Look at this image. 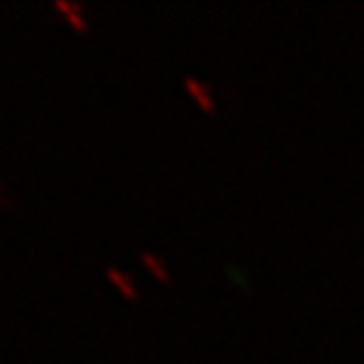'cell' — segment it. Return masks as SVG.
Instances as JSON below:
<instances>
[{
	"instance_id": "cell-3",
	"label": "cell",
	"mask_w": 364,
	"mask_h": 364,
	"mask_svg": "<svg viewBox=\"0 0 364 364\" xmlns=\"http://www.w3.org/2000/svg\"><path fill=\"white\" fill-rule=\"evenodd\" d=\"M141 259L146 262V267H149V270H151V273H156V278H159V281H165V270H162V267H159V262L154 259V257H151V254H141Z\"/></svg>"
},
{
	"instance_id": "cell-2",
	"label": "cell",
	"mask_w": 364,
	"mask_h": 364,
	"mask_svg": "<svg viewBox=\"0 0 364 364\" xmlns=\"http://www.w3.org/2000/svg\"><path fill=\"white\" fill-rule=\"evenodd\" d=\"M54 9L65 14L68 22H70V27H73V30H78V33H84V30H87V22H84V16L78 14V9L73 6V3H68V0H54Z\"/></svg>"
},
{
	"instance_id": "cell-1",
	"label": "cell",
	"mask_w": 364,
	"mask_h": 364,
	"mask_svg": "<svg viewBox=\"0 0 364 364\" xmlns=\"http://www.w3.org/2000/svg\"><path fill=\"white\" fill-rule=\"evenodd\" d=\"M105 278H108V281H111V284L122 291V297H124V299H130V302H132V299L138 297V291H135V287L130 284V278L122 273L119 267H105Z\"/></svg>"
},
{
	"instance_id": "cell-4",
	"label": "cell",
	"mask_w": 364,
	"mask_h": 364,
	"mask_svg": "<svg viewBox=\"0 0 364 364\" xmlns=\"http://www.w3.org/2000/svg\"><path fill=\"white\" fill-rule=\"evenodd\" d=\"M0 208H11V197H9L3 183H0Z\"/></svg>"
}]
</instances>
